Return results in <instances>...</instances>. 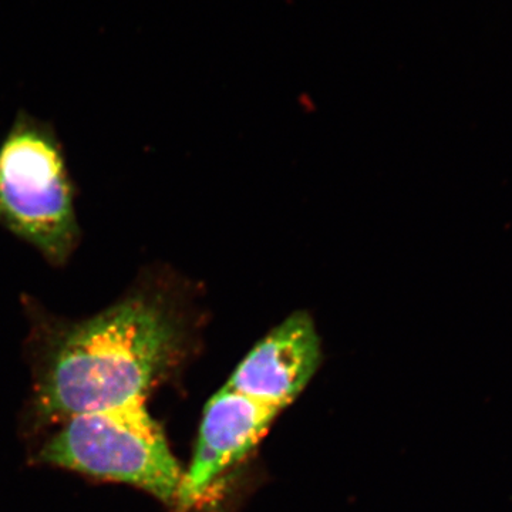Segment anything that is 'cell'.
<instances>
[{
  "label": "cell",
  "instance_id": "obj_1",
  "mask_svg": "<svg viewBox=\"0 0 512 512\" xmlns=\"http://www.w3.org/2000/svg\"><path fill=\"white\" fill-rule=\"evenodd\" d=\"M188 289L180 276L148 268L113 305L80 320L53 315L25 296L35 420L64 423L146 402L187 348Z\"/></svg>",
  "mask_w": 512,
  "mask_h": 512
},
{
  "label": "cell",
  "instance_id": "obj_2",
  "mask_svg": "<svg viewBox=\"0 0 512 512\" xmlns=\"http://www.w3.org/2000/svg\"><path fill=\"white\" fill-rule=\"evenodd\" d=\"M0 225L56 268L82 241L76 188L55 128L25 111L0 144Z\"/></svg>",
  "mask_w": 512,
  "mask_h": 512
},
{
  "label": "cell",
  "instance_id": "obj_3",
  "mask_svg": "<svg viewBox=\"0 0 512 512\" xmlns=\"http://www.w3.org/2000/svg\"><path fill=\"white\" fill-rule=\"evenodd\" d=\"M37 457L49 466L133 485L163 503L180 500L184 471L143 400L64 421Z\"/></svg>",
  "mask_w": 512,
  "mask_h": 512
},
{
  "label": "cell",
  "instance_id": "obj_4",
  "mask_svg": "<svg viewBox=\"0 0 512 512\" xmlns=\"http://www.w3.org/2000/svg\"><path fill=\"white\" fill-rule=\"evenodd\" d=\"M279 413L275 407L224 384L205 407L178 505L190 508L197 504L217 478L258 444Z\"/></svg>",
  "mask_w": 512,
  "mask_h": 512
},
{
  "label": "cell",
  "instance_id": "obj_5",
  "mask_svg": "<svg viewBox=\"0 0 512 512\" xmlns=\"http://www.w3.org/2000/svg\"><path fill=\"white\" fill-rule=\"evenodd\" d=\"M319 362L315 323L309 313L295 312L256 343L225 384L282 412L311 382Z\"/></svg>",
  "mask_w": 512,
  "mask_h": 512
}]
</instances>
